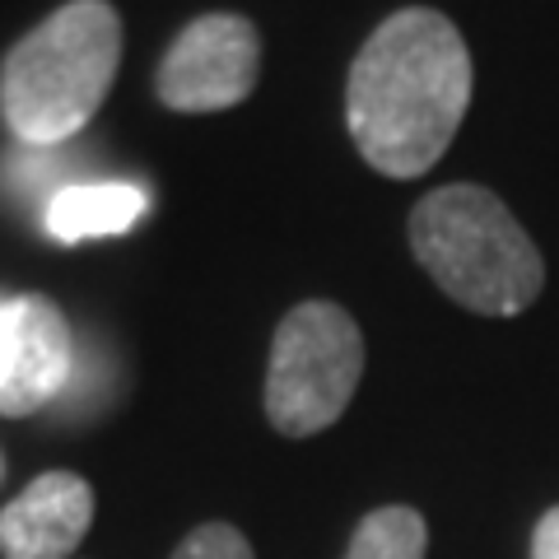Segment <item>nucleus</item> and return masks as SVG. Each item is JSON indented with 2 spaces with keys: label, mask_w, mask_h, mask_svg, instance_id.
Returning a JSON list of instances; mask_svg holds the SVG:
<instances>
[{
  "label": "nucleus",
  "mask_w": 559,
  "mask_h": 559,
  "mask_svg": "<svg viewBox=\"0 0 559 559\" xmlns=\"http://www.w3.org/2000/svg\"><path fill=\"white\" fill-rule=\"evenodd\" d=\"M471 90L476 66L457 24L425 5L396 10L349 61V140L382 178H419L457 140Z\"/></svg>",
  "instance_id": "1"
},
{
  "label": "nucleus",
  "mask_w": 559,
  "mask_h": 559,
  "mask_svg": "<svg viewBox=\"0 0 559 559\" xmlns=\"http://www.w3.org/2000/svg\"><path fill=\"white\" fill-rule=\"evenodd\" d=\"M121 66V14L108 0H70L28 28L0 61V117L24 145H61L108 103Z\"/></svg>",
  "instance_id": "2"
},
{
  "label": "nucleus",
  "mask_w": 559,
  "mask_h": 559,
  "mask_svg": "<svg viewBox=\"0 0 559 559\" xmlns=\"http://www.w3.org/2000/svg\"><path fill=\"white\" fill-rule=\"evenodd\" d=\"M411 252L452 304L480 318H518L546 289V261L489 187L452 182L411 210Z\"/></svg>",
  "instance_id": "3"
},
{
  "label": "nucleus",
  "mask_w": 559,
  "mask_h": 559,
  "mask_svg": "<svg viewBox=\"0 0 559 559\" xmlns=\"http://www.w3.org/2000/svg\"><path fill=\"white\" fill-rule=\"evenodd\" d=\"M364 378L359 322L341 304L312 299L289 308L275 326L266 364V419L285 439L331 429L355 401Z\"/></svg>",
  "instance_id": "4"
},
{
  "label": "nucleus",
  "mask_w": 559,
  "mask_h": 559,
  "mask_svg": "<svg viewBox=\"0 0 559 559\" xmlns=\"http://www.w3.org/2000/svg\"><path fill=\"white\" fill-rule=\"evenodd\" d=\"M261 38L242 14H201L164 51L154 94L173 112H224L257 90Z\"/></svg>",
  "instance_id": "5"
},
{
  "label": "nucleus",
  "mask_w": 559,
  "mask_h": 559,
  "mask_svg": "<svg viewBox=\"0 0 559 559\" xmlns=\"http://www.w3.org/2000/svg\"><path fill=\"white\" fill-rule=\"evenodd\" d=\"M70 364V322L47 294L0 299V415H38L61 396Z\"/></svg>",
  "instance_id": "6"
},
{
  "label": "nucleus",
  "mask_w": 559,
  "mask_h": 559,
  "mask_svg": "<svg viewBox=\"0 0 559 559\" xmlns=\"http://www.w3.org/2000/svg\"><path fill=\"white\" fill-rule=\"evenodd\" d=\"M94 527V485L75 471H43L0 509V559H70Z\"/></svg>",
  "instance_id": "7"
},
{
  "label": "nucleus",
  "mask_w": 559,
  "mask_h": 559,
  "mask_svg": "<svg viewBox=\"0 0 559 559\" xmlns=\"http://www.w3.org/2000/svg\"><path fill=\"white\" fill-rule=\"evenodd\" d=\"M145 191L131 182H80L61 187L47 205V234L75 248L84 238H117L145 215Z\"/></svg>",
  "instance_id": "8"
},
{
  "label": "nucleus",
  "mask_w": 559,
  "mask_h": 559,
  "mask_svg": "<svg viewBox=\"0 0 559 559\" xmlns=\"http://www.w3.org/2000/svg\"><path fill=\"white\" fill-rule=\"evenodd\" d=\"M429 550V522L406 503H382L355 527L345 546V559H425Z\"/></svg>",
  "instance_id": "9"
},
{
  "label": "nucleus",
  "mask_w": 559,
  "mask_h": 559,
  "mask_svg": "<svg viewBox=\"0 0 559 559\" xmlns=\"http://www.w3.org/2000/svg\"><path fill=\"white\" fill-rule=\"evenodd\" d=\"M173 559H257V555L238 527H229V522H205V527L182 536V546L173 550Z\"/></svg>",
  "instance_id": "10"
},
{
  "label": "nucleus",
  "mask_w": 559,
  "mask_h": 559,
  "mask_svg": "<svg viewBox=\"0 0 559 559\" xmlns=\"http://www.w3.org/2000/svg\"><path fill=\"white\" fill-rule=\"evenodd\" d=\"M532 559H559V509H550L532 532Z\"/></svg>",
  "instance_id": "11"
}]
</instances>
